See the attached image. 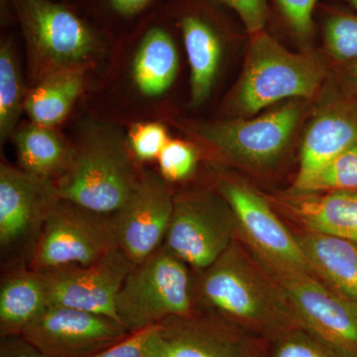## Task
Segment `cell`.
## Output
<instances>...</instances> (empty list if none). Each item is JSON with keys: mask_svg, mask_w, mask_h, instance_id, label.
<instances>
[{"mask_svg": "<svg viewBox=\"0 0 357 357\" xmlns=\"http://www.w3.org/2000/svg\"><path fill=\"white\" fill-rule=\"evenodd\" d=\"M132 267L119 248L89 266L41 272L47 284L49 306L102 314L119 323L115 302Z\"/></svg>", "mask_w": 357, "mask_h": 357, "instance_id": "14", "label": "cell"}, {"mask_svg": "<svg viewBox=\"0 0 357 357\" xmlns=\"http://www.w3.org/2000/svg\"><path fill=\"white\" fill-rule=\"evenodd\" d=\"M160 175L170 184L187 180L196 172L198 152L189 143L170 139L160 153Z\"/></svg>", "mask_w": 357, "mask_h": 357, "instance_id": "28", "label": "cell"}, {"mask_svg": "<svg viewBox=\"0 0 357 357\" xmlns=\"http://www.w3.org/2000/svg\"><path fill=\"white\" fill-rule=\"evenodd\" d=\"M326 51L338 64L357 61V15L335 11L325 23Z\"/></svg>", "mask_w": 357, "mask_h": 357, "instance_id": "26", "label": "cell"}, {"mask_svg": "<svg viewBox=\"0 0 357 357\" xmlns=\"http://www.w3.org/2000/svg\"><path fill=\"white\" fill-rule=\"evenodd\" d=\"M174 196L161 175L142 173L130 198L112 215L119 248L133 265L163 245L172 218Z\"/></svg>", "mask_w": 357, "mask_h": 357, "instance_id": "15", "label": "cell"}, {"mask_svg": "<svg viewBox=\"0 0 357 357\" xmlns=\"http://www.w3.org/2000/svg\"><path fill=\"white\" fill-rule=\"evenodd\" d=\"M54 181L22 169L0 167V245L6 250L33 246L52 208L60 201ZM30 255V253H29Z\"/></svg>", "mask_w": 357, "mask_h": 357, "instance_id": "13", "label": "cell"}, {"mask_svg": "<svg viewBox=\"0 0 357 357\" xmlns=\"http://www.w3.org/2000/svg\"><path fill=\"white\" fill-rule=\"evenodd\" d=\"M178 57L172 33L162 23L146 26L133 61L132 76L144 96H157L170 88L177 76Z\"/></svg>", "mask_w": 357, "mask_h": 357, "instance_id": "21", "label": "cell"}, {"mask_svg": "<svg viewBox=\"0 0 357 357\" xmlns=\"http://www.w3.org/2000/svg\"><path fill=\"white\" fill-rule=\"evenodd\" d=\"M328 77L318 55L293 53L263 30L250 35L232 105L237 114L249 116L282 100H310Z\"/></svg>", "mask_w": 357, "mask_h": 357, "instance_id": "2", "label": "cell"}, {"mask_svg": "<svg viewBox=\"0 0 357 357\" xmlns=\"http://www.w3.org/2000/svg\"><path fill=\"white\" fill-rule=\"evenodd\" d=\"M169 141L165 126L157 122L136 124L128 135L129 148L134 158L140 162L158 159Z\"/></svg>", "mask_w": 357, "mask_h": 357, "instance_id": "29", "label": "cell"}, {"mask_svg": "<svg viewBox=\"0 0 357 357\" xmlns=\"http://www.w3.org/2000/svg\"><path fill=\"white\" fill-rule=\"evenodd\" d=\"M49 307L44 275L20 267L2 279L0 287V335H21L26 326Z\"/></svg>", "mask_w": 357, "mask_h": 357, "instance_id": "20", "label": "cell"}, {"mask_svg": "<svg viewBox=\"0 0 357 357\" xmlns=\"http://www.w3.org/2000/svg\"><path fill=\"white\" fill-rule=\"evenodd\" d=\"M195 299L197 311L269 342L300 326L276 282L238 237L217 261L195 271Z\"/></svg>", "mask_w": 357, "mask_h": 357, "instance_id": "1", "label": "cell"}, {"mask_svg": "<svg viewBox=\"0 0 357 357\" xmlns=\"http://www.w3.org/2000/svg\"><path fill=\"white\" fill-rule=\"evenodd\" d=\"M213 174L218 192L236 218L237 237L258 261L268 269L314 276L293 230L264 192L222 169L215 168Z\"/></svg>", "mask_w": 357, "mask_h": 357, "instance_id": "5", "label": "cell"}, {"mask_svg": "<svg viewBox=\"0 0 357 357\" xmlns=\"http://www.w3.org/2000/svg\"><path fill=\"white\" fill-rule=\"evenodd\" d=\"M335 79L344 88L357 93V61L338 65Z\"/></svg>", "mask_w": 357, "mask_h": 357, "instance_id": "35", "label": "cell"}, {"mask_svg": "<svg viewBox=\"0 0 357 357\" xmlns=\"http://www.w3.org/2000/svg\"><path fill=\"white\" fill-rule=\"evenodd\" d=\"M342 1L347 2L349 6L354 7V8L357 9V0H342Z\"/></svg>", "mask_w": 357, "mask_h": 357, "instance_id": "36", "label": "cell"}, {"mask_svg": "<svg viewBox=\"0 0 357 357\" xmlns=\"http://www.w3.org/2000/svg\"><path fill=\"white\" fill-rule=\"evenodd\" d=\"M129 335L109 317L60 306L47 307L21 333L48 357H89Z\"/></svg>", "mask_w": 357, "mask_h": 357, "instance_id": "12", "label": "cell"}, {"mask_svg": "<svg viewBox=\"0 0 357 357\" xmlns=\"http://www.w3.org/2000/svg\"><path fill=\"white\" fill-rule=\"evenodd\" d=\"M30 53L48 73L79 68L98 50L100 37L76 9L56 0H10Z\"/></svg>", "mask_w": 357, "mask_h": 357, "instance_id": "8", "label": "cell"}, {"mask_svg": "<svg viewBox=\"0 0 357 357\" xmlns=\"http://www.w3.org/2000/svg\"><path fill=\"white\" fill-rule=\"evenodd\" d=\"M0 357H48L22 335L1 337Z\"/></svg>", "mask_w": 357, "mask_h": 357, "instance_id": "34", "label": "cell"}, {"mask_svg": "<svg viewBox=\"0 0 357 357\" xmlns=\"http://www.w3.org/2000/svg\"><path fill=\"white\" fill-rule=\"evenodd\" d=\"M13 139L20 169L36 177L55 182L72 163L74 149L53 128L31 122L16 131Z\"/></svg>", "mask_w": 357, "mask_h": 357, "instance_id": "22", "label": "cell"}, {"mask_svg": "<svg viewBox=\"0 0 357 357\" xmlns=\"http://www.w3.org/2000/svg\"><path fill=\"white\" fill-rule=\"evenodd\" d=\"M270 357H342L304 328L288 331L270 342Z\"/></svg>", "mask_w": 357, "mask_h": 357, "instance_id": "27", "label": "cell"}, {"mask_svg": "<svg viewBox=\"0 0 357 357\" xmlns=\"http://www.w3.org/2000/svg\"><path fill=\"white\" fill-rule=\"evenodd\" d=\"M236 11L250 35L265 30L268 20L267 0H222Z\"/></svg>", "mask_w": 357, "mask_h": 357, "instance_id": "32", "label": "cell"}, {"mask_svg": "<svg viewBox=\"0 0 357 357\" xmlns=\"http://www.w3.org/2000/svg\"><path fill=\"white\" fill-rule=\"evenodd\" d=\"M266 270L301 328L318 337L338 356L357 357L356 304L312 275Z\"/></svg>", "mask_w": 357, "mask_h": 357, "instance_id": "11", "label": "cell"}, {"mask_svg": "<svg viewBox=\"0 0 357 357\" xmlns=\"http://www.w3.org/2000/svg\"><path fill=\"white\" fill-rule=\"evenodd\" d=\"M304 109V103L294 100L257 119L213 122L199 135L230 165L267 176L285 158Z\"/></svg>", "mask_w": 357, "mask_h": 357, "instance_id": "7", "label": "cell"}, {"mask_svg": "<svg viewBox=\"0 0 357 357\" xmlns=\"http://www.w3.org/2000/svg\"><path fill=\"white\" fill-rule=\"evenodd\" d=\"M265 196L289 227L357 243V192L287 190Z\"/></svg>", "mask_w": 357, "mask_h": 357, "instance_id": "17", "label": "cell"}, {"mask_svg": "<svg viewBox=\"0 0 357 357\" xmlns=\"http://www.w3.org/2000/svg\"><path fill=\"white\" fill-rule=\"evenodd\" d=\"M130 148L110 131H89L74 149L56 187L59 198L102 215H114L130 198L142 173Z\"/></svg>", "mask_w": 357, "mask_h": 357, "instance_id": "3", "label": "cell"}, {"mask_svg": "<svg viewBox=\"0 0 357 357\" xmlns=\"http://www.w3.org/2000/svg\"><path fill=\"white\" fill-rule=\"evenodd\" d=\"M236 237V218L220 192L194 190L174 196L163 244L194 271L217 261Z\"/></svg>", "mask_w": 357, "mask_h": 357, "instance_id": "9", "label": "cell"}, {"mask_svg": "<svg viewBox=\"0 0 357 357\" xmlns=\"http://www.w3.org/2000/svg\"><path fill=\"white\" fill-rule=\"evenodd\" d=\"M83 84V72L79 68L49 73L26 96L24 110L33 123L53 128L69 114Z\"/></svg>", "mask_w": 357, "mask_h": 357, "instance_id": "23", "label": "cell"}, {"mask_svg": "<svg viewBox=\"0 0 357 357\" xmlns=\"http://www.w3.org/2000/svg\"><path fill=\"white\" fill-rule=\"evenodd\" d=\"M26 96L22 73L17 56L10 41L0 47V137L6 140L13 134Z\"/></svg>", "mask_w": 357, "mask_h": 357, "instance_id": "24", "label": "cell"}, {"mask_svg": "<svg viewBox=\"0 0 357 357\" xmlns=\"http://www.w3.org/2000/svg\"><path fill=\"white\" fill-rule=\"evenodd\" d=\"M151 328L130 333L121 342L89 357H149L147 340Z\"/></svg>", "mask_w": 357, "mask_h": 357, "instance_id": "33", "label": "cell"}, {"mask_svg": "<svg viewBox=\"0 0 357 357\" xmlns=\"http://www.w3.org/2000/svg\"><path fill=\"white\" fill-rule=\"evenodd\" d=\"M330 86L307 124L299 170L291 188L298 187L331 160L357 145V93L335 79Z\"/></svg>", "mask_w": 357, "mask_h": 357, "instance_id": "16", "label": "cell"}, {"mask_svg": "<svg viewBox=\"0 0 357 357\" xmlns=\"http://www.w3.org/2000/svg\"><path fill=\"white\" fill-rule=\"evenodd\" d=\"M291 229L314 276L357 305V243L307 230Z\"/></svg>", "mask_w": 357, "mask_h": 357, "instance_id": "18", "label": "cell"}, {"mask_svg": "<svg viewBox=\"0 0 357 357\" xmlns=\"http://www.w3.org/2000/svg\"><path fill=\"white\" fill-rule=\"evenodd\" d=\"M178 25L191 67L192 103L199 105L208 98L215 84L222 42L213 21L201 11L185 9L178 16Z\"/></svg>", "mask_w": 357, "mask_h": 357, "instance_id": "19", "label": "cell"}, {"mask_svg": "<svg viewBox=\"0 0 357 357\" xmlns=\"http://www.w3.org/2000/svg\"><path fill=\"white\" fill-rule=\"evenodd\" d=\"M96 7L102 9L105 14L121 22L139 20L151 11L159 0H93Z\"/></svg>", "mask_w": 357, "mask_h": 357, "instance_id": "31", "label": "cell"}, {"mask_svg": "<svg viewBox=\"0 0 357 357\" xmlns=\"http://www.w3.org/2000/svg\"><path fill=\"white\" fill-rule=\"evenodd\" d=\"M149 357H270V342L206 312L176 317L152 326Z\"/></svg>", "mask_w": 357, "mask_h": 357, "instance_id": "10", "label": "cell"}, {"mask_svg": "<svg viewBox=\"0 0 357 357\" xmlns=\"http://www.w3.org/2000/svg\"><path fill=\"white\" fill-rule=\"evenodd\" d=\"M298 192H357V145L345 150L298 187Z\"/></svg>", "mask_w": 357, "mask_h": 357, "instance_id": "25", "label": "cell"}, {"mask_svg": "<svg viewBox=\"0 0 357 357\" xmlns=\"http://www.w3.org/2000/svg\"><path fill=\"white\" fill-rule=\"evenodd\" d=\"M119 248L114 215L60 199L46 218L28 266L39 272L89 266Z\"/></svg>", "mask_w": 357, "mask_h": 357, "instance_id": "6", "label": "cell"}, {"mask_svg": "<svg viewBox=\"0 0 357 357\" xmlns=\"http://www.w3.org/2000/svg\"><path fill=\"white\" fill-rule=\"evenodd\" d=\"M318 0H277L284 17L294 32L302 39L312 32V11Z\"/></svg>", "mask_w": 357, "mask_h": 357, "instance_id": "30", "label": "cell"}, {"mask_svg": "<svg viewBox=\"0 0 357 357\" xmlns=\"http://www.w3.org/2000/svg\"><path fill=\"white\" fill-rule=\"evenodd\" d=\"M117 318L129 333L197 312L195 271L165 245L133 265L115 302Z\"/></svg>", "mask_w": 357, "mask_h": 357, "instance_id": "4", "label": "cell"}]
</instances>
